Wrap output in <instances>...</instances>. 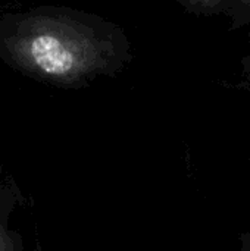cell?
Segmentation results:
<instances>
[{"label": "cell", "instance_id": "6da1fadb", "mask_svg": "<svg viewBox=\"0 0 250 251\" xmlns=\"http://www.w3.org/2000/svg\"><path fill=\"white\" fill-rule=\"evenodd\" d=\"M88 46L63 31H40L27 43L28 60L41 72L65 78L80 72L88 62Z\"/></svg>", "mask_w": 250, "mask_h": 251}]
</instances>
